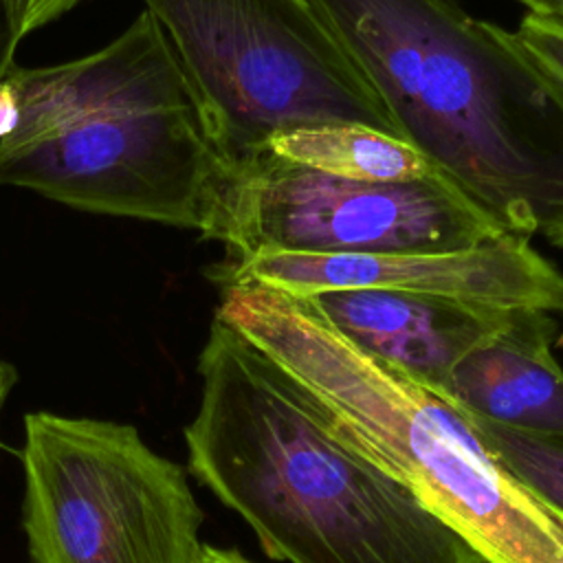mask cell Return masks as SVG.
Masks as SVG:
<instances>
[{
	"label": "cell",
	"mask_w": 563,
	"mask_h": 563,
	"mask_svg": "<svg viewBox=\"0 0 563 563\" xmlns=\"http://www.w3.org/2000/svg\"><path fill=\"white\" fill-rule=\"evenodd\" d=\"M187 468L288 563H486L400 482L345 444L310 394L213 317L198 356Z\"/></svg>",
	"instance_id": "6da1fadb"
},
{
	"label": "cell",
	"mask_w": 563,
	"mask_h": 563,
	"mask_svg": "<svg viewBox=\"0 0 563 563\" xmlns=\"http://www.w3.org/2000/svg\"><path fill=\"white\" fill-rule=\"evenodd\" d=\"M402 141L506 233L563 249V86L460 0H310Z\"/></svg>",
	"instance_id": "7a4b0ae2"
},
{
	"label": "cell",
	"mask_w": 563,
	"mask_h": 563,
	"mask_svg": "<svg viewBox=\"0 0 563 563\" xmlns=\"http://www.w3.org/2000/svg\"><path fill=\"white\" fill-rule=\"evenodd\" d=\"M20 121L0 141V185L66 207L209 231L229 169L189 77L143 9L106 46L13 66Z\"/></svg>",
	"instance_id": "3957f363"
},
{
	"label": "cell",
	"mask_w": 563,
	"mask_h": 563,
	"mask_svg": "<svg viewBox=\"0 0 563 563\" xmlns=\"http://www.w3.org/2000/svg\"><path fill=\"white\" fill-rule=\"evenodd\" d=\"M216 319L282 365L354 451L400 482L486 563H563V515L462 409L339 334L301 295L218 282Z\"/></svg>",
	"instance_id": "277c9868"
},
{
	"label": "cell",
	"mask_w": 563,
	"mask_h": 563,
	"mask_svg": "<svg viewBox=\"0 0 563 563\" xmlns=\"http://www.w3.org/2000/svg\"><path fill=\"white\" fill-rule=\"evenodd\" d=\"M167 33L227 169L284 130L398 136L380 95L310 0H143Z\"/></svg>",
	"instance_id": "5b68a950"
},
{
	"label": "cell",
	"mask_w": 563,
	"mask_h": 563,
	"mask_svg": "<svg viewBox=\"0 0 563 563\" xmlns=\"http://www.w3.org/2000/svg\"><path fill=\"white\" fill-rule=\"evenodd\" d=\"M31 563H196L187 471L128 422L31 411L20 449Z\"/></svg>",
	"instance_id": "8992f818"
},
{
	"label": "cell",
	"mask_w": 563,
	"mask_h": 563,
	"mask_svg": "<svg viewBox=\"0 0 563 563\" xmlns=\"http://www.w3.org/2000/svg\"><path fill=\"white\" fill-rule=\"evenodd\" d=\"M506 231L442 178L363 183L260 150L229 169L205 238L231 262L257 253L372 255L451 251Z\"/></svg>",
	"instance_id": "52a82bcc"
},
{
	"label": "cell",
	"mask_w": 563,
	"mask_h": 563,
	"mask_svg": "<svg viewBox=\"0 0 563 563\" xmlns=\"http://www.w3.org/2000/svg\"><path fill=\"white\" fill-rule=\"evenodd\" d=\"M218 282H255L292 295L380 288L497 310L563 312V273L530 238L504 233L466 249L372 255L257 253L216 266Z\"/></svg>",
	"instance_id": "ba28073f"
},
{
	"label": "cell",
	"mask_w": 563,
	"mask_h": 563,
	"mask_svg": "<svg viewBox=\"0 0 563 563\" xmlns=\"http://www.w3.org/2000/svg\"><path fill=\"white\" fill-rule=\"evenodd\" d=\"M301 297L352 345L431 391H438L453 365L497 332L510 314V310L380 288Z\"/></svg>",
	"instance_id": "9c48e42d"
},
{
	"label": "cell",
	"mask_w": 563,
	"mask_h": 563,
	"mask_svg": "<svg viewBox=\"0 0 563 563\" xmlns=\"http://www.w3.org/2000/svg\"><path fill=\"white\" fill-rule=\"evenodd\" d=\"M554 339L550 312L510 310L497 332L453 365L435 394L473 418L563 438V369L552 354Z\"/></svg>",
	"instance_id": "30bf717a"
},
{
	"label": "cell",
	"mask_w": 563,
	"mask_h": 563,
	"mask_svg": "<svg viewBox=\"0 0 563 563\" xmlns=\"http://www.w3.org/2000/svg\"><path fill=\"white\" fill-rule=\"evenodd\" d=\"M282 161L363 183L442 178L407 141L358 123H317L273 134L264 147ZM444 180V178H442Z\"/></svg>",
	"instance_id": "8fae6325"
},
{
	"label": "cell",
	"mask_w": 563,
	"mask_h": 563,
	"mask_svg": "<svg viewBox=\"0 0 563 563\" xmlns=\"http://www.w3.org/2000/svg\"><path fill=\"white\" fill-rule=\"evenodd\" d=\"M484 444L545 504L563 515V438L534 435L466 413Z\"/></svg>",
	"instance_id": "7c38bea8"
},
{
	"label": "cell",
	"mask_w": 563,
	"mask_h": 563,
	"mask_svg": "<svg viewBox=\"0 0 563 563\" xmlns=\"http://www.w3.org/2000/svg\"><path fill=\"white\" fill-rule=\"evenodd\" d=\"M512 33L528 55L563 86V15L526 13Z\"/></svg>",
	"instance_id": "4fadbf2b"
},
{
	"label": "cell",
	"mask_w": 563,
	"mask_h": 563,
	"mask_svg": "<svg viewBox=\"0 0 563 563\" xmlns=\"http://www.w3.org/2000/svg\"><path fill=\"white\" fill-rule=\"evenodd\" d=\"M81 0H4V7L9 22L22 42L29 33L68 13Z\"/></svg>",
	"instance_id": "5bb4252c"
},
{
	"label": "cell",
	"mask_w": 563,
	"mask_h": 563,
	"mask_svg": "<svg viewBox=\"0 0 563 563\" xmlns=\"http://www.w3.org/2000/svg\"><path fill=\"white\" fill-rule=\"evenodd\" d=\"M20 46V37L15 35L4 0H0V81L9 75V70L15 66V51Z\"/></svg>",
	"instance_id": "9a60e30c"
},
{
	"label": "cell",
	"mask_w": 563,
	"mask_h": 563,
	"mask_svg": "<svg viewBox=\"0 0 563 563\" xmlns=\"http://www.w3.org/2000/svg\"><path fill=\"white\" fill-rule=\"evenodd\" d=\"M20 121V103L13 84L4 77L0 81V141H4Z\"/></svg>",
	"instance_id": "2e32d148"
},
{
	"label": "cell",
	"mask_w": 563,
	"mask_h": 563,
	"mask_svg": "<svg viewBox=\"0 0 563 563\" xmlns=\"http://www.w3.org/2000/svg\"><path fill=\"white\" fill-rule=\"evenodd\" d=\"M196 563H253V561L233 548H218V545L202 543V550Z\"/></svg>",
	"instance_id": "e0dca14e"
},
{
	"label": "cell",
	"mask_w": 563,
	"mask_h": 563,
	"mask_svg": "<svg viewBox=\"0 0 563 563\" xmlns=\"http://www.w3.org/2000/svg\"><path fill=\"white\" fill-rule=\"evenodd\" d=\"M15 383H18L15 367L0 358V411H2V407H4V402H7V398H9V394H11Z\"/></svg>",
	"instance_id": "ac0fdd59"
},
{
	"label": "cell",
	"mask_w": 563,
	"mask_h": 563,
	"mask_svg": "<svg viewBox=\"0 0 563 563\" xmlns=\"http://www.w3.org/2000/svg\"><path fill=\"white\" fill-rule=\"evenodd\" d=\"M528 7V13H561L563 15V0H519Z\"/></svg>",
	"instance_id": "d6986e66"
},
{
	"label": "cell",
	"mask_w": 563,
	"mask_h": 563,
	"mask_svg": "<svg viewBox=\"0 0 563 563\" xmlns=\"http://www.w3.org/2000/svg\"><path fill=\"white\" fill-rule=\"evenodd\" d=\"M561 341H563V339H561Z\"/></svg>",
	"instance_id": "ffe728a7"
}]
</instances>
